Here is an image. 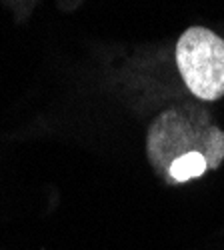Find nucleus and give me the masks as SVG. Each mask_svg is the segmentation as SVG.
Returning a JSON list of instances; mask_svg holds the SVG:
<instances>
[{
    "mask_svg": "<svg viewBox=\"0 0 224 250\" xmlns=\"http://www.w3.org/2000/svg\"><path fill=\"white\" fill-rule=\"evenodd\" d=\"M146 154L160 178L184 184L224 162V130L204 108L190 104L170 106L152 120Z\"/></svg>",
    "mask_w": 224,
    "mask_h": 250,
    "instance_id": "nucleus-1",
    "label": "nucleus"
},
{
    "mask_svg": "<svg viewBox=\"0 0 224 250\" xmlns=\"http://www.w3.org/2000/svg\"><path fill=\"white\" fill-rule=\"evenodd\" d=\"M174 64L186 90L214 102L224 96V38L204 26H190L174 46Z\"/></svg>",
    "mask_w": 224,
    "mask_h": 250,
    "instance_id": "nucleus-2",
    "label": "nucleus"
}]
</instances>
